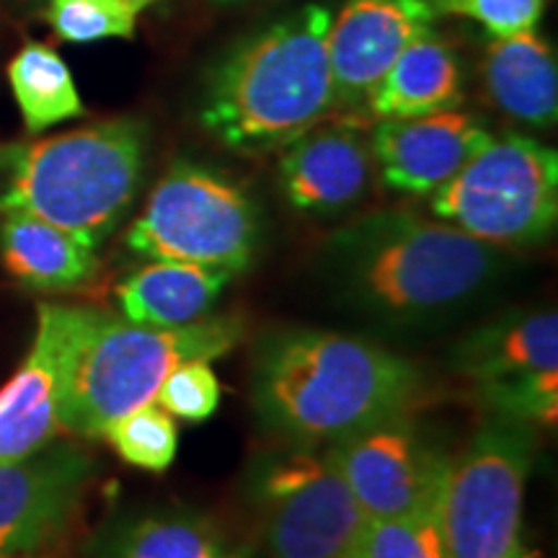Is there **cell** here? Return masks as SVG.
Instances as JSON below:
<instances>
[{
    "mask_svg": "<svg viewBox=\"0 0 558 558\" xmlns=\"http://www.w3.org/2000/svg\"><path fill=\"white\" fill-rule=\"evenodd\" d=\"M0 264L11 279L37 292H68L99 275L94 248L26 213H3Z\"/></svg>",
    "mask_w": 558,
    "mask_h": 558,
    "instance_id": "20",
    "label": "cell"
},
{
    "mask_svg": "<svg viewBox=\"0 0 558 558\" xmlns=\"http://www.w3.org/2000/svg\"><path fill=\"white\" fill-rule=\"evenodd\" d=\"M96 463L73 442H50L0 463V556H41L68 533Z\"/></svg>",
    "mask_w": 558,
    "mask_h": 558,
    "instance_id": "11",
    "label": "cell"
},
{
    "mask_svg": "<svg viewBox=\"0 0 558 558\" xmlns=\"http://www.w3.org/2000/svg\"><path fill=\"white\" fill-rule=\"evenodd\" d=\"M124 463L143 471H166L179 450V429L169 411L145 403L111 422L104 435Z\"/></svg>",
    "mask_w": 558,
    "mask_h": 558,
    "instance_id": "24",
    "label": "cell"
},
{
    "mask_svg": "<svg viewBox=\"0 0 558 558\" xmlns=\"http://www.w3.org/2000/svg\"><path fill=\"white\" fill-rule=\"evenodd\" d=\"M463 101V68L448 39L422 32L369 90L365 109L375 120H414L458 109Z\"/></svg>",
    "mask_w": 558,
    "mask_h": 558,
    "instance_id": "19",
    "label": "cell"
},
{
    "mask_svg": "<svg viewBox=\"0 0 558 558\" xmlns=\"http://www.w3.org/2000/svg\"><path fill=\"white\" fill-rule=\"evenodd\" d=\"M83 558H256L218 520L192 507H150L99 527Z\"/></svg>",
    "mask_w": 558,
    "mask_h": 558,
    "instance_id": "16",
    "label": "cell"
},
{
    "mask_svg": "<svg viewBox=\"0 0 558 558\" xmlns=\"http://www.w3.org/2000/svg\"><path fill=\"white\" fill-rule=\"evenodd\" d=\"M422 390L424 375L414 362L337 331H269L256 341L251 360L256 418L290 448L326 450L409 414Z\"/></svg>",
    "mask_w": 558,
    "mask_h": 558,
    "instance_id": "2",
    "label": "cell"
},
{
    "mask_svg": "<svg viewBox=\"0 0 558 558\" xmlns=\"http://www.w3.org/2000/svg\"><path fill=\"white\" fill-rule=\"evenodd\" d=\"M324 271L347 308L383 329L424 331L481 303L507 275L505 248L442 220L386 209L326 241Z\"/></svg>",
    "mask_w": 558,
    "mask_h": 558,
    "instance_id": "1",
    "label": "cell"
},
{
    "mask_svg": "<svg viewBox=\"0 0 558 558\" xmlns=\"http://www.w3.org/2000/svg\"><path fill=\"white\" fill-rule=\"evenodd\" d=\"M9 83L26 132H39L81 117L83 101L68 62L41 41H26L9 62Z\"/></svg>",
    "mask_w": 558,
    "mask_h": 558,
    "instance_id": "22",
    "label": "cell"
},
{
    "mask_svg": "<svg viewBox=\"0 0 558 558\" xmlns=\"http://www.w3.org/2000/svg\"><path fill=\"white\" fill-rule=\"evenodd\" d=\"M150 128L114 117L0 150V213H26L99 248L122 226L145 179Z\"/></svg>",
    "mask_w": 558,
    "mask_h": 558,
    "instance_id": "5",
    "label": "cell"
},
{
    "mask_svg": "<svg viewBox=\"0 0 558 558\" xmlns=\"http://www.w3.org/2000/svg\"><path fill=\"white\" fill-rule=\"evenodd\" d=\"M326 458L344 478L367 520L437 512L450 456L409 414L357 432L326 448Z\"/></svg>",
    "mask_w": 558,
    "mask_h": 558,
    "instance_id": "10",
    "label": "cell"
},
{
    "mask_svg": "<svg viewBox=\"0 0 558 558\" xmlns=\"http://www.w3.org/2000/svg\"><path fill=\"white\" fill-rule=\"evenodd\" d=\"M450 367L473 396L558 369L556 311H525L478 326L450 352Z\"/></svg>",
    "mask_w": 558,
    "mask_h": 558,
    "instance_id": "17",
    "label": "cell"
},
{
    "mask_svg": "<svg viewBox=\"0 0 558 558\" xmlns=\"http://www.w3.org/2000/svg\"><path fill=\"white\" fill-rule=\"evenodd\" d=\"M68 305L39 303L37 331L11 380L0 388V463L26 458L60 435V365Z\"/></svg>",
    "mask_w": 558,
    "mask_h": 558,
    "instance_id": "15",
    "label": "cell"
},
{
    "mask_svg": "<svg viewBox=\"0 0 558 558\" xmlns=\"http://www.w3.org/2000/svg\"><path fill=\"white\" fill-rule=\"evenodd\" d=\"M156 401L169 414L184 422H205L220 407V383L213 367L202 360L173 367L169 378L160 383Z\"/></svg>",
    "mask_w": 558,
    "mask_h": 558,
    "instance_id": "26",
    "label": "cell"
},
{
    "mask_svg": "<svg viewBox=\"0 0 558 558\" xmlns=\"http://www.w3.org/2000/svg\"><path fill=\"white\" fill-rule=\"evenodd\" d=\"M230 271L199 267L184 262H150L148 267L130 275L117 290L122 318L150 329H177L207 318L222 290L228 288Z\"/></svg>",
    "mask_w": 558,
    "mask_h": 558,
    "instance_id": "21",
    "label": "cell"
},
{
    "mask_svg": "<svg viewBox=\"0 0 558 558\" xmlns=\"http://www.w3.org/2000/svg\"><path fill=\"white\" fill-rule=\"evenodd\" d=\"M437 220L492 246H535L558 220V156L527 135L492 137L429 194Z\"/></svg>",
    "mask_w": 558,
    "mask_h": 558,
    "instance_id": "7",
    "label": "cell"
},
{
    "mask_svg": "<svg viewBox=\"0 0 558 558\" xmlns=\"http://www.w3.org/2000/svg\"><path fill=\"white\" fill-rule=\"evenodd\" d=\"M437 19L429 0H344L329 26L333 111L365 107L393 60Z\"/></svg>",
    "mask_w": 558,
    "mask_h": 558,
    "instance_id": "12",
    "label": "cell"
},
{
    "mask_svg": "<svg viewBox=\"0 0 558 558\" xmlns=\"http://www.w3.org/2000/svg\"><path fill=\"white\" fill-rule=\"evenodd\" d=\"M437 16L471 19L492 37H512L538 26L546 0H429Z\"/></svg>",
    "mask_w": 558,
    "mask_h": 558,
    "instance_id": "27",
    "label": "cell"
},
{
    "mask_svg": "<svg viewBox=\"0 0 558 558\" xmlns=\"http://www.w3.org/2000/svg\"><path fill=\"white\" fill-rule=\"evenodd\" d=\"M507 558H541V556L535 554V550H530V548H525V546H520L518 550H514L512 556H507Z\"/></svg>",
    "mask_w": 558,
    "mask_h": 558,
    "instance_id": "28",
    "label": "cell"
},
{
    "mask_svg": "<svg viewBox=\"0 0 558 558\" xmlns=\"http://www.w3.org/2000/svg\"><path fill=\"white\" fill-rule=\"evenodd\" d=\"M150 3L153 0H50L45 19L62 41L73 45L132 39Z\"/></svg>",
    "mask_w": 558,
    "mask_h": 558,
    "instance_id": "23",
    "label": "cell"
},
{
    "mask_svg": "<svg viewBox=\"0 0 558 558\" xmlns=\"http://www.w3.org/2000/svg\"><path fill=\"white\" fill-rule=\"evenodd\" d=\"M218 5H239V3H246V0H215Z\"/></svg>",
    "mask_w": 558,
    "mask_h": 558,
    "instance_id": "29",
    "label": "cell"
},
{
    "mask_svg": "<svg viewBox=\"0 0 558 558\" xmlns=\"http://www.w3.org/2000/svg\"><path fill=\"white\" fill-rule=\"evenodd\" d=\"M349 558H450L437 512L367 520Z\"/></svg>",
    "mask_w": 558,
    "mask_h": 558,
    "instance_id": "25",
    "label": "cell"
},
{
    "mask_svg": "<svg viewBox=\"0 0 558 558\" xmlns=\"http://www.w3.org/2000/svg\"><path fill=\"white\" fill-rule=\"evenodd\" d=\"M246 337L235 313L207 316L177 329H150L114 313L68 305L60 365V429L104 435L111 422L156 403L160 383L184 362L226 357Z\"/></svg>",
    "mask_w": 558,
    "mask_h": 558,
    "instance_id": "4",
    "label": "cell"
},
{
    "mask_svg": "<svg viewBox=\"0 0 558 558\" xmlns=\"http://www.w3.org/2000/svg\"><path fill=\"white\" fill-rule=\"evenodd\" d=\"M538 452V424L488 414L450 460L437 520L450 558H507L522 546V499Z\"/></svg>",
    "mask_w": 558,
    "mask_h": 558,
    "instance_id": "8",
    "label": "cell"
},
{
    "mask_svg": "<svg viewBox=\"0 0 558 558\" xmlns=\"http://www.w3.org/2000/svg\"><path fill=\"white\" fill-rule=\"evenodd\" d=\"M248 497L264 558H349L367 525L326 450L284 445L262 456L248 473Z\"/></svg>",
    "mask_w": 558,
    "mask_h": 558,
    "instance_id": "9",
    "label": "cell"
},
{
    "mask_svg": "<svg viewBox=\"0 0 558 558\" xmlns=\"http://www.w3.org/2000/svg\"><path fill=\"white\" fill-rule=\"evenodd\" d=\"M373 179L369 137L354 122L316 124L279 158L282 197L308 218H337L354 209L369 194Z\"/></svg>",
    "mask_w": 558,
    "mask_h": 558,
    "instance_id": "14",
    "label": "cell"
},
{
    "mask_svg": "<svg viewBox=\"0 0 558 558\" xmlns=\"http://www.w3.org/2000/svg\"><path fill=\"white\" fill-rule=\"evenodd\" d=\"M124 243L150 262L199 264L239 275L256 259L262 215L233 179L192 160H173Z\"/></svg>",
    "mask_w": 558,
    "mask_h": 558,
    "instance_id": "6",
    "label": "cell"
},
{
    "mask_svg": "<svg viewBox=\"0 0 558 558\" xmlns=\"http://www.w3.org/2000/svg\"><path fill=\"white\" fill-rule=\"evenodd\" d=\"M484 88L501 114L548 130L558 117L556 50L535 29L494 37L481 60Z\"/></svg>",
    "mask_w": 558,
    "mask_h": 558,
    "instance_id": "18",
    "label": "cell"
},
{
    "mask_svg": "<svg viewBox=\"0 0 558 558\" xmlns=\"http://www.w3.org/2000/svg\"><path fill=\"white\" fill-rule=\"evenodd\" d=\"M0 558H47V556H0Z\"/></svg>",
    "mask_w": 558,
    "mask_h": 558,
    "instance_id": "30",
    "label": "cell"
},
{
    "mask_svg": "<svg viewBox=\"0 0 558 558\" xmlns=\"http://www.w3.org/2000/svg\"><path fill=\"white\" fill-rule=\"evenodd\" d=\"M331 19L329 5L308 3L228 47L202 83V130L228 150L262 156L324 122L333 111Z\"/></svg>",
    "mask_w": 558,
    "mask_h": 558,
    "instance_id": "3",
    "label": "cell"
},
{
    "mask_svg": "<svg viewBox=\"0 0 558 558\" xmlns=\"http://www.w3.org/2000/svg\"><path fill=\"white\" fill-rule=\"evenodd\" d=\"M494 135L469 111L414 120H378L369 132L375 173L390 192L429 197L463 169Z\"/></svg>",
    "mask_w": 558,
    "mask_h": 558,
    "instance_id": "13",
    "label": "cell"
}]
</instances>
